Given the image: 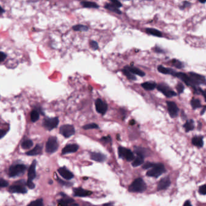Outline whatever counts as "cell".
I'll return each instance as SVG.
<instances>
[{"label": "cell", "instance_id": "obj_1", "mask_svg": "<svg viewBox=\"0 0 206 206\" xmlns=\"http://www.w3.org/2000/svg\"><path fill=\"white\" fill-rule=\"evenodd\" d=\"M147 188V186L143 180L141 178L135 179L130 185L129 191L130 192L142 193L144 192Z\"/></svg>", "mask_w": 206, "mask_h": 206}, {"label": "cell", "instance_id": "obj_2", "mask_svg": "<svg viewBox=\"0 0 206 206\" xmlns=\"http://www.w3.org/2000/svg\"><path fill=\"white\" fill-rule=\"evenodd\" d=\"M166 172V169L163 164L162 163H155V166L152 169L147 172L146 175L148 176L154 178H158L163 173Z\"/></svg>", "mask_w": 206, "mask_h": 206}, {"label": "cell", "instance_id": "obj_3", "mask_svg": "<svg viewBox=\"0 0 206 206\" xmlns=\"http://www.w3.org/2000/svg\"><path fill=\"white\" fill-rule=\"evenodd\" d=\"M26 170V166L24 164H15L10 167L8 170V175L10 177H15L23 173Z\"/></svg>", "mask_w": 206, "mask_h": 206}, {"label": "cell", "instance_id": "obj_4", "mask_svg": "<svg viewBox=\"0 0 206 206\" xmlns=\"http://www.w3.org/2000/svg\"><path fill=\"white\" fill-rule=\"evenodd\" d=\"M188 75L190 77L193 89L196 85L206 84V79L204 76L194 72H189Z\"/></svg>", "mask_w": 206, "mask_h": 206}, {"label": "cell", "instance_id": "obj_5", "mask_svg": "<svg viewBox=\"0 0 206 206\" xmlns=\"http://www.w3.org/2000/svg\"><path fill=\"white\" fill-rule=\"evenodd\" d=\"M58 143L56 137H50L47 142L45 151L48 154H52L56 152L58 148Z\"/></svg>", "mask_w": 206, "mask_h": 206}, {"label": "cell", "instance_id": "obj_6", "mask_svg": "<svg viewBox=\"0 0 206 206\" xmlns=\"http://www.w3.org/2000/svg\"><path fill=\"white\" fill-rule=\"evenodd\" d=\"M59 119L57 117H53V118H45L43 120L42 125L48 131H51L57 126L59 124Z\"/></svg>", "mask_w": 206, "mask_h": 206}, {"label": "cell", "instance_id": "obj_7", "mask_svg": "<svg viewBox=\"0 0 206 206\" xmlns=\"http://www.w3.org/2000/svg\"><path fill=\"white\" fill-rule=\"evenodd\" d=\"M119 155L120 159H126L127 161H131L134 160V155L133 152L128 149L120 146L119 148Z\"/></svg>", "mask_w": 206, "mask_h": 206}, {"label": "cell", "instance_id": "obj_8", "mask_svg": "<svg viewBox=\"0 0 206 206\" xmlns=\"http://www.w3.org/2000/svg\"><path fill=\"white\" fill-rule=\"evenodd\" d=\"M156 88L159 91L161 92L166 97H172L173 96H175L176 95V93L173 91L172 89L164 84L161 83L157 85L156 86Z\"/></svg>", "mask_w": 206, "mask_h": 206}, {"label": "cell", "instance_id": "obj_9", "mask_svg": "<svg viewBox=\"0 0 206 206\" xmlns=\"http://www.w3.org/2000/svg\"><path fill=\"white\" fill-rule=\"evenodd\" d=\"M59 132L61 135H62L65 138H68L75 133L74 127L71 125H64L61 126L59 129Z\"/></svg>", "mask_w": 206, "mask_h": 206}, {"label": "cell", "instance_id": "obj_10", "mask_svg": "<svg viewBox=\"0 0 206 206\" xmlns=\"http://www.w3.org/2000/svg\"><path fill=\"white\" fill-rule=\"evenodd\" d=\"M167 105H168V110L170 116L172 118H175L178 115L179 109L176 104L172 101L167 102Z\"/></svg>", "mask_w": 206, "mask_h": 206}, {"label": "cell", "instance_id": "obj_11", "mask_svg": "<svg viewBox=\"0 0 206 206\" xmlns=\"http://www.w3.org/2000/svg\"><path fill=\"white\" fill-rule=\"evenodd\" d=\"M96 110L97 112L101 114H105L108 110V105L102 99H97L95 102Z\"/></svg>", "mask_w": 206, "mask_h": 206}, {"label": "cell", "instance_id": "obj_12", "mask_svg": "<svg viewBox=\"0 0 206 206\" xmlns=\"http://www.w3.org/2000/svg\"><path fill=\"white\" fill-rule=\"evenodd\" d=\"M171 180L168 176H166L164 178H163L160 180L157 185V190L159 191L165 190L168 189L171 185Z\"/></svg>", "mask_w": 206, "mask_h": 206}, {"label": "cell", "instance_id": "obj_13", "mask_svg": "<svg viewBox=\"0 0 206 206\" xmlns=\"http://www.w3.org/2000/svg\"><path fill=\"white\" fill-rule=\"evenodd\" d=\"M176 77H178V79H180L181 81H183V82H184L186 85L188 86H190L193 88V85L190 79V77H189V76L188 74H186L184 73H181V72H177L176 73L175 76Z\"/></svg>", "mask_w": 206, "mask_h": 206}, {"label": "cell", "instance_id": "obj_14", "mask_svg": "<svg viewBox=\"0 0 206 206\" xmlns=\"http://www.w3.org/2000/svg\"><path fill=\"white\" fill-rule=\"evenodd\" d=\"M74 196L75 197H88L92 194V192L90 190H86L82 188H75L73 189Z\"/></svg>", "mask_w": 206, "mask_h": 206}, {"label": "cell", "instance_id": "obj_15", "mask_svg": "<svg viewBox=\"0 0 206 206\" xmlns=\"http://www.w3.org/2000/svg\"><path fill=\"white\" fill-rule=\"evenodd\" d=\"M79 149V146L76 144H70L65 146V148L62 151V154L65 155L70 153L76 152Z\"/></svg>", "mask_w": 206, "mask_h": 206}, {"label": "cell", "instance_id": "obj_16", "mask_svg": "<svg viewBox=\"0 0 206 206\" xmlns=\"http://www.w3.org/2000/svg\"><path fill=\"white\" fill-rule=\"evenodd\" d=\"M36 161L33 160L32 164L29 168L28 172V180L32 181L36 177Z\"/></svg>", "mask_w": 206, "mask_h": 206}, {"label": "cell", "instance_id": "obj_17", "mask_svg": "<svg viewBox=\"0 0 206 206\" xmlns=\"http://www.w3.org/2000/svg\"><path fill=\"white\" fill-rule=\"evenodd\" d=\"M60 194L62 195V198L58 201V206H69L70 204L73 202L74 200L67 195L63 193H61Z\"/></svg>", "mask_w": 206, "mask_h": 206}, {"label": "cell", "instance_id": "obj_18", "mask_svg": "<svg viewBox=\"0 0 206 206\" xmlns=\"http://www.w3.org/2000/svg\"><path fill=\"white\" fill-rule=\"evenodd\" d=\"M58 172L61 175V176L66 180H71L74 177L73 174L68 169H67L65 167L61 168L58 169Z\"/></svg>", "mask_w": 206, "mask_h": 206}, {"label": "cell", "instance_id": "obj_19", "mask_svg": "<svg viewBox=\"0 0 206 206\" xmlns=\"http://www.w3.org/2000/svg\"><path fill=\"white\" fill-rule=\"evenodd\" d=\"M9 192L11 193H25L27 190L25 187L21 185H13L9 188Z\"/></svg>", "mask_w": 206, "mask_h": 206}, {"label": "cell", "instance_id": "obj_20", "mask_svg": "<svg viewBox=\"0 0 206 206\" xmlns=\"http://www.w3.org/2000/svg\"><path fill=\"white\" fill-rule=\"evenodd\" d=\"M134 152L137 154V155L141 156L143 158L146 157V156H148L150 154V152H149L148 149L142 148V147H135Z\"/></svg>", "mask_w": 206, "mask_h": 206}, {"label": "cell", "instance_id": "obj_21", "mask_svg": "<svg viewBox=\"0 0 206 206\" xmlns=\"http://www.w3.org/2000/svg\"><path fill=\"white\" fill-rule=\"evenodd\" d=\"M106 156L101 153L92 152L91 154V159L97 162H103L106 160Z\"/></svg>", "mask_w": 206, "mask_h": 206}, {"label": "cell", "instance_id": "obj_22", "mask_svg": "<svg viewBox=\"0 0 206 206\" xmlns=\"http://www.w3.org/2000/svg\"><path fill=\"white\" fill-rule=\"evenodd\" d=\"M158 71L162 73V74H171L173 76H175L176 73L177 72H176L175 70L171 69V68H165L162 65H159L157 68Z\"/></svg>", "mask_w": 206, "mask_h": 206}, {"label": "cell", "instance_id": "obj_23", "mask_svg": "<svg viewBox=\"0 0 206 206\" xmlns=\"http://www.w3.org/2000/svg\"><path fill=\"white\" fill-rule=\"evenodd\" d=\"M125 68H127V69L131 73H132L133 74L138 75L141 77L145 76V73L143 71H142L141 70L139 69L138 68H136V67H132V66H126Z\"/></svg>", "mask_w": 206, "mask_h": 206}, {"label": "cell", "instance_id": "obj_24", "mask_svg": "<svg viewBox=\"0 0 206 206\" xmlns=\"http://www.w3.org/2000/svg\"><path fill=\"white\" fill-rule=\"evenodd\" d=\"M192 143L198 148H202L204 144L203 137L201 136H195L192 139Z\"/></svg>", "mask_w": 206, "mask_h": 206}, {"label": "cell", "instance_id": "obj_25", "mask_svg": "<svg viewBox=\"0 0 206 206\" xmlns=\"http://www.w3.org/2000/svg\"><path fill=\"white\" fill-rule=\"evenodd\" d=\"M41 152H42V146L40 144H37L33 149L26 152V154L27 155L33 156V155H37L40 154H41Z\"/></svg>", "mask_w": 206, "mask_h": 206}, {"label": "cell", "instance_id": "obj_26", "mask_svg": "<svg viewBox=\"0 0 206 206\" xmlns=\"http://www.w3.org/2000/svg\"><path fill=\"white\" fill-rule=\"evenodd\" d=\"M156 84L154 82H145L142 84V86L146 90L151 91L156 88Z\"/></svg>", "mask_w": 206, "mask_h": 206}, {"label": "cell", "instance_id": "obj_27", "mask_svg": "<svg viewBox=\"0 0 206 206\" xmlns=\"http://www.w3.org/2000/svg\"><path fill=\"white\" fill-rule=\"evenodd\" d=\"M146 32L147 33H148L151 35L156 36V37H162V33L156 30L155 28H146Z\"/></svg>", "mask_w": 206, "mask_h": 206}, {"label": "cell", "instance_id": "obj_28", "mask_svg": "<svg viewBox=\"0 0 206 206\" xmlns=\"http://www.w3.org/2000/svg\"><path fill=\"white\" fill-rule=\"evenodd\" d=\"M105 8L108 9V10H109V11H110L115 12V13H116L117 14H119V15L122 14V12L120 11V10L118 8H117V7L114 6L112 3L106 4L105 6Z\"/></svg>", "mask_w": 206, "mask_h": 206}, {"label": "cell", "instance_id": "obj_29", "mask_svg": "<svg viewBox=\"0 0 206 206\" xmlns=\"http://www.w3.org/2000/svg\"><path fill=\"white\" fill-rule=\"evenodd\" d=\"M183 127H184L185 131L186 132H188L190 131H192L194 127H195V125H194V122L193 120H189L188 121H187L185 122V123Z\"/></svg>", "mask_w": 206, "mask_h": 206}, {"label": "cell", "instance_id": "obj_30", "mask_svg": "<svg viewBox=\"0 0 206 206\" xmlns=\"http://www.w3.org/2000/svg\"><path fill=\"white\" fill-rule=\"evenodd\" d=\"M81 4L84 7H87V8H99V6L97 4H96L94 2H91V1H82L81 2Z\"/></svg>", "mask_w": 206, "mask_h": 206}, {"label": "cell", "instance_id": "obj_31", "mask_svg": "<svg viewBox=\"0 0 206 206\" xmlns=\"http://www.w3.org/2000/svg\"><path fill=\"white\" fill-rule=\"evenodd\" d=\"M144 163V158L141 156L137 155V157L134 160L132 165L133 167H137L142 165Z\"/></svg>", "mask_w": 206, "mask_h": 206}, {"label": "cell", "instance_id": "obj_32", "mask_svg": "<svg viewBox=\"0 0 206 206\" xmlns=\"http://www.w3.org/2000/svg\"><path fill=\"white\" fill-rule=\"evenodd\" d=\"M73 30L74 31H79V32H86L88 30V27L84 25L77 24L73 26Z\"/></svg>", "mask_w": 206, "mask_h": 206}, {"label": "cell", "instance_id": "obj_33", "mask_svg": "<svg viewBox=\"0 0 206 206\" xmlns=\"http://www.w3.org/2000/svg\"><path fill=\"white\" fill-rule=\"evenodd\" d=\"M123 74L127 77V79H129L130 80H132V81H135L137 79H136V77L135 76H134V74H133L132 73H131L127 69V68H126L125 67L123 68V70H122Z\"/></svg>", "mask_w": 206, "mask_h": 206}, {"label": "cell", "instance_id": "obj_34", "mask_svg": "<svg viewBox=\"0 0 206 206\" xmlns=\"http://www.w3.org/2000/svg\"><path fill=\"white\" fill-rule=\"evenodd\" d=\"M190 104L192 105V108L194 110L199 108L201 105L200 101L198 99H192L190 101Z\"/></svg>", "mask_w": 206, "mask_h": 206}, {"label": "cell", "instance_id": "obj_35", "mask_svg": "<svg viewBox=\"0 0 206 206\" xmlns=\"http://www.w3.org/2000/svg\"><path fill=\"white\" fill-rule=\"evenodd\" d=\"M30 119L32 122H36L40 119V113L36 110H33L30 113Z\"/></svg>", "mask_w": 206, "mask_h": 206}, {"label": "cell", "instance_id": "obj_36", "mask_svg": "<svg viewBox=\"0 0 206 206\" xmlns=\"http://www.w3.org/2000/svg\"><path fill=\"white\" fill-rule=\"evenodd\" d=\"M33 145V142L30 140H26L24 141L21 144V147L24 149H27L30 148Z\"/></svg>", "mask_w": 206, "mask_h": 206}, {"label": "cell", "instance_id": "obj_37", "mask_svg": "<svg viewBox=\"0 0 206 206\" xmlns=\"http://www.w3.org/2000/svg\"><path fill=\"white\" fill-rule=\"evenodd\" d=\"M171 64L173 66H174L175 67L179 68V69H181V68H183L184 67V64L183 62H180L178 60L176 59H173L171 61Z\"/></svg>", "mask_w": 206, "mask_h": 206}, {"label": "cell", "instance_id": "obj_38", "mask_svg": "<svg viewBox=\"0 0 206 206\" xmlns=\"http://www.w3.org/2000/svg\"><path fill=\"white\" fill-rule=\"evenodd\" d=\"M27 206H44L42 199H38L31 202Z\"/></svg>", "mask_w": 206, "mask_h": 206}, {"label": "cell", "instance_id": "obj_39", "mask_svg": "<svg viewBox=\"0 0 206 206\" xmlns=\"http://www.w3.org/2000/svg\"><path fill=\"white\" fill-rule=\"evenodd\" d=\"M99 128V126L96 123H90L85 125V126H83V129L84 130H91V129H97Z\"/></svg>", "mask_w": 206, "mask_h": 206}, {"label": "cell", "instance_id": "obj_40", "mask_svg": "<svg viewBox=\"0 0 206 206\" xmlns=\"http://www.w3.org/2000/svg\"><path fill=\"white\" fill-rule=\"evenodd\" d=\"M155 163H151V162H146V163H144L143 165L142 168L144 169H150V168H152L153 167L155 166Z\"/></svg>", "mask_w": 206, "mask_h": 206}, {"label": "cell", "instance_id": "obj_41", "mask_svg": "<svg viewBox=\"0 0 206 206\" xmlns=\"http://www.w3.org/2000/svg\"><path fill=\"white\" fill-rule=\"evenodd\" d=\"M176 90H177V92L179 94L182 93L184 90V86L182 83H178L177 84V85H176Z\"/></svg>", "mask_w": 206, "mask_h": 206}, {"label": "cell", "instance_id": "obj_42", "mask_svg": "<svg viewBox=\"0 0 206 206\" xmlns=\"http://www.w3.org/2000/svg\"><path fill=\"white\" fill-rule=\"evenodd\" d=\"M199 193L201 195H206V184L200 186L199 188Z\"/></svg>", "mask_w": 206, "mask_h": 206}, {"label": "cell", "instance_id": "obj_43", "mask_svg": "<svg viewBox=\"0 0 206 206\" xmlns=\"http://www.w3.org/2000/svg\"><path fill=\"white\" fill-rule=\"evenodd\" d=\"M90 46L94 50H96L99 48V45H98L97 42L95 41H91L90 42Z\"/></svg>", "mask_w": 206, "mask_h": 206}, {"label": "cell", "instance_id": "obj_44", "mask_svg": "<svg viewBox=\"0 0 206 206\" xmlns=\"http://www.w3.org/2000/svg\"><path fill=\"white\" fill-rule=\"evenodd\" d=\"M111 3H112L114 6H115L117 8H119V7H122V3L120 1H117V0H111Z\"/></svg>", "mask_w": 206, "mask_h": 206}, {"label": "cell", "instance_id": "obj_45", "mask_svg": "<svg viewBox=\"0 0 206 206\" xmlns=\"http://www.w3.org/2000/svg\"><path fill=\"white\" fill-rule=\"evenodd\" d=\"M8 183L7 181H6L3 179L0 180V186H1V188L7 187V186H8Z\"/></svg>", "mask_w": 206, "mask_h": 206}, {"label": "cell", "instance_id": "obj_46", "mask_svg": "<svg viewBox=\"0 0 206 206\" xmlns=\"http://www.w3.org/2000/svg\"><path fill=\"white\" fill-rule=\"evenodd\" d=\"M57 180L58 182L59 183L61 184H62V185H67V186H68V187H69V186H70V185L72 184L71 183H67V182H65V181H62V180L59 179V178H57Z\"/></svg>", "mask_w": 206, "mask_h": 206}, {"label": "cell", "instance_id": "obj_47", "mask_svg": "<svg viewBox=\"0 0 206 206\" xmlns=\"http://www.w3.org/2000/svg\"><path fill=\"white\" fill-rule=\"evenodd\" d=\"M27 185L28 186V188L30 189H33L35 188V184L34 183L32 182V181H27Z\"/></svg>", "mask_w": 206, "mask_h": 206}, {"label": "cell", "instance_id": "obj_48", "mask_svg": "<svg viewBox=\"0 0 206 206\" xmlns=\"http://www.w3.org/2000/svg\"><path fill=\"white\" fill-rule=\"evenodd\" d=\"M101 140L103 142H105L106 143H108V142H111V138L110 137V136H107V137H103L101 139Z\"/></svg>", "mask_w": 206, "mask_h": 206}, {"label": "cell", "instance_id": "obj_49", "mask_svg": "<svg viewBox=\"0 0 206 206\" xmlns=\"http://www.w3.org/2000/svg\"><path fill=\"white\" fill-rule=\"evenodd\" d=\"M6 57H7V55L6 53H4L3 52H0V58H1V61H1V62H3L6 59Z\"/></svg>", "mask_w": 206, "mask_h": 206}, {"label": "cell", "instance_id": "obj_50", "mask_svg": "<svg viewBox=\"0 0 206 206\" xmlns=\"http://www.w3.org/2000/svg\"><path fill=\"white\" fill-rule=\"evenodd\" d=\"M183 206H192V205L190 202L189 200H188V201H186L184 202Z\"/></svg>", "mask_w": 206, "mask_h": 206}, {"label": "cell", "instance_id": "obj_51", "mask_svg": "<svg viewBox=\"0 0 206 206\" xmlns=\"http://www.w3.org/2000/svg\"><path fill=\"white\" fill-rule=\"evenodd\" d=\"M6 134V132L4 130H1V137H1V139L3 138V137Z\"/></svg>", "mask_w": 206, "mask_h": 206}, {"label": "cell", "instance_id": "obj_52", "mask_svg": "<svg viewBox=\"0 0 206 206\" xmlns=\"http://www.w3.org/2000/svg\"><path fill=\"white\" fill-rule=\"evenodd\" d=\"M205 110H206V106H205L203 108V109H202V111H201V114L202 115V114L204 113V112L205 111Z\"/></svg>", "mask_w": 206, "mask_h": 206}, {"label": "cell", "instance_id": "obj_53", "mask_svg": "<svg viewBox=\"0 0 206 206\" xmlns=\"http://www.w3.org/2000/svg\"><path fill=\"white\" fill-rule=\"evenodd\" d=\"M0 8H1V10H0V14H2L5 12V11L3 8L2 7H0Z\"/></svg>", "mask_w": 206, "mask_h": 206}, {"label": "cell", "instance_id": "obj_54", "mask_svg": "<svg viewBox=\"0 0 206 206\" xmlns=\"http://www.w3.org/2000/svg\"><path fill=\"white\" fill-rule=\"evenodd\" d=\"M130 124L131 125H134V124H135V121H134V120H131V122H130Z\"/></svg>", "mask_w": 206, "mask_h": 206}, {"label": "cell", "instance_id": "obj_55", "mask_svg": "<svg viewBox=\"0 0 206 206\" xmlns=\"http://www.w3.org/2000/svg\"><path fill=\"white\" fill-rule=\"evenodd\" d=\"M71 206H79L77 204H73Z\"/></svg>", "mask_w": 206, "mask_h": 206}, {"label": "cell", "instance_id": "obj_56", "mask_svg": "<svg viewBox=\"0 0 206 206\" xmlns=\"http://www.w3.org/2000/svg\"><path fill=\"white\" fill-rule=\"evenodd\" d=\"M200 1L201 3H206V1Z\"/></svg>", "mask_w": 206, "mask_h": 206}, {"label": "cell", "instance_id": "obj_57", "mask_svg": "<svg viewBox=\"0 0 206 206\" xmlns=\"http://www.w3.org/2000/svg\"><path fill=\"white\" fill-rule=\"evenodd\" d=\"M110 205H111L110 204H105L103 206H111Z\"/></svg>", "mask_w": 206, "mask_h": 206}, {"label": "cell", "instance_id": "obj_58", "mask_svg": "<svg viewBox=\"0 0 206 206\" xmlns=\"http://www.w3.org/2000/svg\"><path fill=\"white\" fill-rule=\"evenodd\" d=\"M117 139H118V140H120V139H119V135H117Z\"/></svg>", "mask_w": 206, "mask_h": 206}, {"label": "cell", "instance_id": "obj_59", "mask_svg": "<svg viewBox=\"0 0 206 206\" xmlns=\"http://www.w3.org/2000/svg\"><path fill=\"white\" fill-rule=\"evenodd\" d=\"M88 179V178H84V180H86Z\"/></svg>", "mask_w": 206, "mask_h": 206}, {"label": "cell", "instance_id": "obj_60", "mask_svg": "<svg viewBox=\"0 0 206 206\" xmlns=\"http://www.w3.org/2000/svg\"><path fill=\"white\" fill-rule=\"evenodd\" d=\"M204 93H205V95H206V90L204 91Z\"/></svg>", "mask_w": 206, "mask_h": 206}]
</instances>
